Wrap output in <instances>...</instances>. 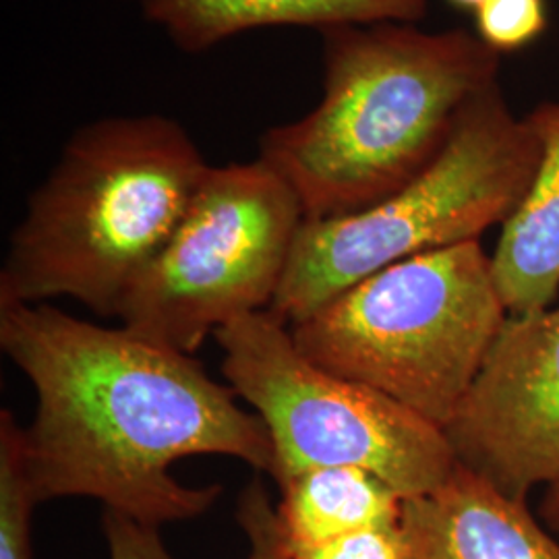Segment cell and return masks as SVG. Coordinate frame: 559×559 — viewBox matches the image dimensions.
<instances>
[{"mask_svg":"<svg viewBox=\"0 0 559 559\" xmlns=\"http://www.w3.org/2000/svg\"><path fill=\"white\" fill-rule=\"evenodd\" d=\"M278 489L276 510L290 554L402 520L399 491L355 466L311 468Z\"/></svg>","mask_w":559,"mask_h":559,"instance_id":"12","label":"cell"},{"mask_svg":"<svg viewBox=\"0 0 559 559\" xmlns=\"http://www.w3.org/2000/svg\"><path fill=\"white\" fill-rule=\"evenodd\" d=\"M290 556L293 559H415V551L402 522H399L362 528Z\"/></svg>","mask_w":559,"mask_h":559,"instance_id":"16","label":"cell"},{"mask_svg":"<svg viewBox=\"0 0 559 559\" xmlns=\"http://www.w3.org/2000/svg\"><path fill=\"white\" fill-rule=\"evenodd\" d=\"M460 464L514 500L559 471V305L508 316L456 417Z\"/></svg>","mask_w":559,"mask_h":559,"instance_id":"8","label":"cell"},{"mask_svg":"<svg viewBox=\"0 0 559 559\" xmlns=\"http://www.w3.org/2000/svg\"><path fill=\"white\" fill-rule=\"evenodd\" d=\"M452 7H456V9H464V11H477L480 4L485 2V0H448Z\"/></svg>","mask_w":559,"mask_h":559,"instance_id":"19","label":"cell"},{"mask_svg":"<svg viewBox=\"0 0 559 559\" xmlns=\"http://www.w3.org/2000/svg\"><path fill=\"white\" fill-rule=\"evenodd\" d=\"M214 338L228 385L267 429V475L278 487L311 468L355 466L408 500L452 475L459 460L441 427L305 357L290 328L267 309L224 325Z\"/></svg>","mask_w":559,"mask_h":559,"instance_id":"6","label":"cell"},{"mask_svg":"<svg viewBox=\"0 0 559 559\" xmlns=\"http://www.w3.org/2000/svg\"><path fill=\"white\" fill-rule=\"evenodd\" d=\"M102 528L108 559H175L162 540L160 528L145 526L110 510H104Z\"/></svg>","mask_w":559,"mask_h":559,"instance_id":"17","label":"cell"},{"mask_svg":"<svg viewBox=\"0 0 559 559\" xmlns=\"http://www.w3.org/2000/svg\"><path fill=\"white\" fill-rule=\"evenodd\" d=\"M302 222L297 193L265 162L210 166L122 302V328L193 355L224 325L270 309Z\"/></svg>","mask_w":559,"mask_h":559,"instance_id":"7","label":"cell"},{"mask_svg":"<svg viewBox=\"0 0 559 559\" xmlns=\"http://www.w3.org/2000/svg\"><path fill=\"white\" fill-rule=\"evenodd\" d=\"M237 522L249 540L247 559H293L280 526L278 510L260 477L240 491Z\"/></svg>","mask_w":559,"mask_h":559,"instance_id":"15","label":"cell"},{"mask_svg":"<svg viewBox=\"0 0 559 559\" xmlns=\"http://www.w3.org/2000/svg\"><path fill=\"white\" fill-rule=\"evenodd\" d=\"M0 348L36 392L21 456L38 506L92 498L160 528L200 519L222 493L221 485H182L175 462L214 454L272 468L265 425L193 355L50 302L2 305Z\"/></svg>","mask_w":559,"mask_h":559,"instance_id":"1","label":"cell"},{"mask_svg":"<svg viewBox=\"0 0 559 559\" xmlns=\"http://www.w3.org/2000/svg\"><path fill=\"white\" fill-rule=\"evenodd\" d=\"M119 2H138V0H119Z\"/></svg>","mask_w":559,"mask_h":559,"instance_id":"20","label":"cell"},{"mask_svg":"<svg viewBox=\"0 0 559 559\" xmlns=\"http://www.w3.org/2000/svg\"><path fill=\"white\" fill-rule=\"evenodd\" d=\"M547 25V0H485L475 11V34L500 57L533 46Z\"/></svg>","mask_w":559,"mask_h":559,"instance_id":"14","label":"cell"},{"mask_svg":"<svg viewBox=\"0 0 559 559\" xmlns=\"http://www.w3.org/2000/svg\"><path fill=\"white\" fill-rule=\"evenodd\" d=\"M400 522L415 559H559L526 501L460 462L436 491L404 500Z\"/></svg>","mask_w":559,"mask_h":559,"instance_id":"9","label":"cell"},{"mask_svg":"<svg viewBox=\"0 0 559 559\" xmlns=\"http://www.w3.org/2000/svg\"><path fill=\"white\" fill-rule=\"evenodd\" d=\"M34 501L23 456L21 425L11 411L0 413V559H34Z\"/></svg>","mask_w":559,"mask_h":559,"instance_id":"13","label":"cell"},{"mask_svg":"<svg viewBox=\"0 0 559 559\" xmlns=\"http://www.w3.org/2000/svg\"><path fill=\"white\" fill-rule=\"evenodd\" d=\"M207 168L189 131L166 115L80 127L9 237L0 307L71 297L102 318H119Z\"/></svg>","mask_w":559,"mask_h":559,"instance_id":"3","label":"cell"},{"mask_svg":"<svg viewBox=\"0 0 559 559\" xmlns=\"http://www.w3.org/2000/svg\"><path fill=\"white\" fill-rule=\"evenodd\" d=\"M554 528H556V531H559V522L558 524H554Z\"/></svg>","mask_w":559,"mask_h":559,"instance_id":"21","label":"cell"},{"mask_svg":"<svg viewBox=\"0 0 559 559\" xmlns=\"http://www.w3.org/2000/svg\"><path fill=\"white\" fill-rule=\"evenodd\" d=\"M480 239L399 261L290 325L305 357L445 429L508 320Z\"/></svg>","mask_w":559,"mask_h":559,"instance_id":"4","label":"cell"},{"mask_svg":"<svg viewBox=\"0 0 559 559\" xmlns=\"http://www.w3.org/2000/svg\"><path fill=\"white\" fill-rule=\"evenodd\" d=\"M539 154L500 83L487 87L462 108L440 158L411 185L357 214L302 222L267 311L290 328L376 272L503 226L528 193Z\"/></svg>","mask_w":559,"mask_h":559,"instance_id":"5","label":"cell"},{"mask_svg":"<svg viewBox=\"0 0 559 559\" xmlns=\"http://www.w3.org/2000/svg\"><path fill=\"white\" fill-rule=\"evenodd\" d=\"M526 120L539 141V166L491 253L510 316L547 309L559 293V100L535 106Z\"/></svg>","mask_w":559,"mask_h":559,"instance_id":"11","label":"cell"},{"mask_svg":"<svg viewBox=\"0 0 559 559\" xmlns=\"http://www.w3.org/2000/svg\"><path fill=\"white\" fill-rule=\"evenodd\" d=\"M182 52H205L239 34L300 25L318 32L338 25L420 23L429 0H138Z\"/></svg>","mask_w":559,"mask_h":559,"instance_id":"10","label":"cell"},{"mask_svg":"<svg viewBox=\"0 0 559 559\" xmlns=\"http://www.w3.org/2000/svg\"><path fill=\"white\" fill-rule=\"evenodd\" d=\"M543 516L551 526L559 522V471L554 480L547 485V493L543 501Z\"/></svg>","mask_w":559,"mask_h":559,"instance_id":"18","label":"cell"},{"mask_svg":"<svg viewBox=\"0 0 559 559\" xmlns=\"http://www.w3.org/2000/svg\"><path fill=\"white\" fill-rule=\"evenodd\" d=\"M320 36V104L270 127L258 156L297 193L305 221L357 214L411 185L500 75V55L462 27L371 23Z\"/></svg>","mask_w":559,"mask_h":559,"instance_id":"2","label":"cell"}]
</instances>
